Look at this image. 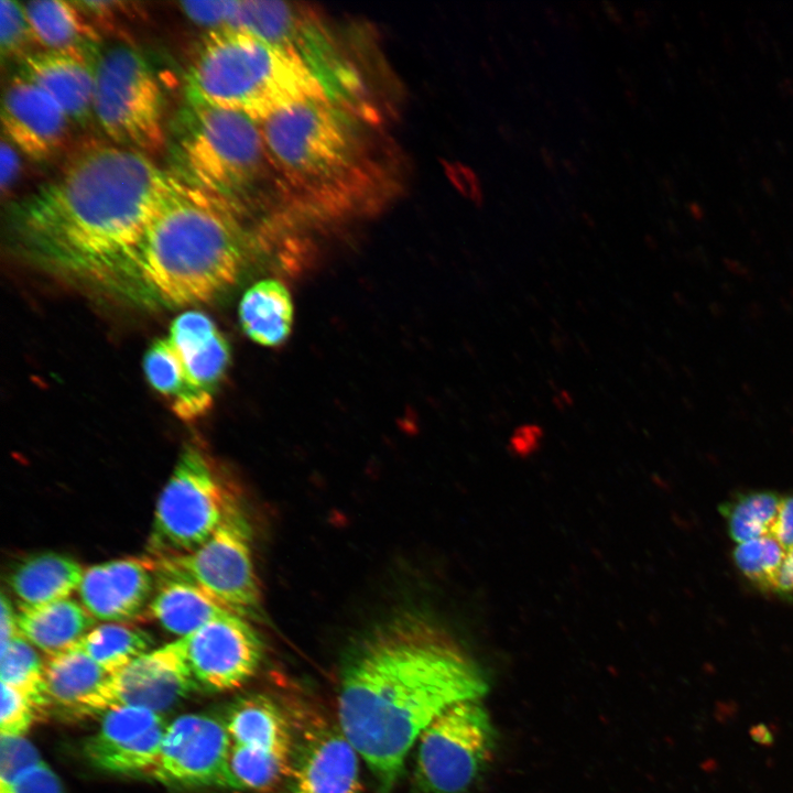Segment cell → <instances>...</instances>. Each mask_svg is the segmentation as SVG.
Returning <instances> with one entry per match:
<instances>
[{
	"label": "cell",
	"mask_w": 793,
	"mask_h": 793,
	"mask_svg": "<svg viewBox=\"0 0 793 793\" xmlns=\"http://www.w3.org/2000/svg\"><path fill=\"white\" fill-rule=\"evenodd\" d=\"M156 577L149 611L170 633L184 638L209 621L232 612L194 584L177 578Z\"/></svg>",
	"instance_id": "25"
},
{
	"label": "cell",
	"mask_w": 793,
	"mask_h": 793,
	"mask_svg": "<svg viewBox=\"0 0 793 793\" xmlns=\"http://www.w3.org/2000/svg\"><path fill=\"white\" fill-rule=\"evenodd\" d=\"M358 757L338 723L302 718L293 729L285 793H361Z\"/></svg>",
	"instance_id": "12"
},
{
	"label": "cell",
	"mask_w": 793,
	"mask_h": 793,
	"mask_svg": "<svg viewBox=\"0 0 793 793\" xmlns=\"http://www.w3.org/2000/svg\"><path fill=\"white\" fill-rule=\"evenodd\" d=\"M93 112L116 145L148 156L165 145L159 80L146 59L128 45L99 52L95 62Z\"/></svg>",
	"instance_id": "7"
},
{
	"label": "cell",
	"mask_w": 793,
	"mask_h": 793,
	"mask_svg": "<svg viewBox=\"0 0 793 793\" xmlns=\"http://www.w3.org/2000/svg\"><path fill=\"white\" fill-rule=\"evenodd\" d=\"M291 757L232 743L229 789L265 792L287 778Z\"/></svg>",
	"instance_id": "30"
},
{
	"label": "cell",
	"mask_w": 793,
	"mask_h": 793,
	"mask_svg": "<svg viewBox=\"0 0 793 793\" xmlns=\"http://www.w3.org/2000/svg\"><path fill=\"white\" fill-rule=\"evenodd\" d=\"M786 550L771 534L738 544L732 558L740 573L761 590L771 591Z\"/></svg>",
	"instance_id": "31"
},
{
	"label": "cell",
	"mask_w": 793,
	"mask_h": 793,
	"mask_svg": "<svg viewBox=\"0 0 793 793\" xmlns=\"http://www.w3.org/2000/svg\"><path fill=\"white\" fill-rule=\"evenodd\" d=\"M781 497L771 491L737 495L719 507L730 537L738 544L771 534Z\"/></svg>",
	"instance_id": "29"
},
{
	"label": "cell",
	"mask_w": 793,
	"mask_h": 793,
	"mask_svg": "<svg viewBox=\"0 0 793 793\" xmlns=\"http://www.w3.org/2000/svg\"><path fill=\"white\" fill-rule=\"evenodd\" d=\"M235 745L291 757V719L268 696L251 694L237 699L225 721Z\"/></svg>",
	"instance_id": "23"
},
{
	"label": "cell",
	"mask_w": 793,
	"mask_h": 793,
	"mask_svg": "<svg viewBox=\"0 0 793 793\" xmlns=\"http://www.w3.org/2000/svg\"><path fill=\"white\" fill-rule=\"evenodd\" d=\"M143 369L152 388L172 401L183 387L178 354L167 337L156 339L146 350Z\"/></svg>",
	"instance_id": "32"
},
{
	"label": "cell",
	"mask_w": 793,
	"mask_h": 793,
	"mask_svg": "<svg viewBox=\"0 0 793 793\" xmlns=\"http://www.w3.org/2000/svg\"><path fill=\"white\" fill-rule=\"evenodd\" d=\"M233 502L203 452L187 446L157 499L148 556L160 560L195 551L213 535Z\"/></svg>",
	"instance_id": "8"
},
{
	"label": "cell",
	"mask_w": 793,
	"mask_h": 793,
	"mask_svg": "<svg viewBox=\"0 0 793 793\" xmlns=\"http://www.w3.org/2000/svg\"><path fill=\"white\" fill-rule=\"evenodd\" d=\"M186 96L189 105L240 112L260 123L295 104L332 99L300 54L238 28L213 30L205 39L186 77Z\"/></svg>",
	"instance_id": "4"
},
{
	"label": "cell",
	"mask_w": 793,
	"mask_h": 793,
	"mask_svg": "<svg viewBox=\"0 0 793 793\" xmlns=\"http://www.w3.org/2000/svg\"><path fill=\"white\" fill-rule=\"evenodd\" d=\"M541 435V428L536 425H523L515 432L512 444L517 450L530 449Z\"/></svg>",
	"instance_id": "43"
},
{
	"label": "cell",
	"mask_w": 793,
	"mask_h": 793,
	"mask_svg": "<svg viewBox=\"0 0 793 793\" xmlns=\"http://www.w3.org/2000/svg\"><path fill=\"white\" fill-rule=\"evenodd\" d=\"M47 93L70 121L85 124L94 115L95 62L69 53H31L19 74Z\"/></svg>",
	"instance_id": "19"
},
{
	"label": "cell",
	"mask_w": 793,
	"mask_h": 793,
	"mask_svg": "<svg viewBox=\"0 0 793 793\" xmlns=\"http://www.w3.org/2000/svg\"><path fill=\"white\" fill-rule=\"evenodd\" d=\"M36 43L46 51L69 53L93 62L99 35L75 1L39 0L23 4Z\"/></svg>",
	"instance_id": "21"
},
{
	"label": "cell",
	"mask_w": 793,
	"mask_h": 793,
	"mask_svg": "<svg viewBox=\"0 0 793 793\" xmlns=\"http://www.w3.org/2000/svg\"><path fill=\"white\" fill-rule=\"evenodd\" d=\"M455 181L460 189L476 203L482 202L480 183L472 171L464 166H456L454 170Z\"/></svg>",
	"instance_id": "42"
},
{
	"label": "cell",
	"mask_w": 793,
	"mask_h": 793,
	"mask_svg": "<svg viewBox=\"0 0 793 793\" xmlns=\"http://www.w3.org/2000/svg\"><path fill=\"white\" fill-rule=\"evenodd\" d=\"M261 131L270 163L296 186L337 182L360 152L355 123L332 99L290 106L261 122Z\"/></svg>",
	"instance_id": "6"
},
{
	"label": "cell",
	"mask_w": 793,
	"mask_h": 793,
	"mask_svg": "<svg viewBox=\"0 0 793 793\" xmlns=\"http://www.w3.org/2000/svg\"><path fill=\"white\" fill-rule=\"evenodd\" d=\"M37 717L34 706L24 695L1 683V735L23 736Z\"/></svg>",
	"instance_id": "35"
},
{
	"label": "cell",
	"mask_w": 793,
	"mask_h": 793,
	"mask_svg": "<svg viewBox=\"0 0 793 793\" xmlns=\"http://www.w3.org/2000/svg\"><path fill=\"white\" fill-rule=\"evenodd\" d=\"M0 48L3 57L20 58L31 54L35 37L23 4L13 0L0 1Z\"/></svg>",
	"instance_id": "33"
},
{
	"label": "cell",
	"mask_w": 793,
	"mask_h": 793,
	"mask_svg": "<svg viewBox=\"0 0 793 793\" xmlns=\"http://www.w3.org/2000/svg\"><path fill=\"white\" fill-rule=\"evenodd\" d=\"M167 725L150 709L118 706L104 711L97 732L85 745L88 760L111 773L151 772Z\"/></svg>",
	"instance_id": "16"
},
{
	"label": "cell",
	"mask_w": 793,
	"mask_h": 793,
	"mask_svg": "<svg viewBox=\"0 0 793 793\" xmlns=\"http://www.w3.org/2000/svg\"><path fill=\"white\" fill-rule=\"evenodd\" d=\"M231 747L225 723L207 715L180 716L166 727L151 774L167 784L229 787Z\"/></svg>",
	"instance_id": "11"
},
{
	"label": "cell",
	"mask_w": 793,
	"mask_h": 793,
	"mask_svg": "<svg viewBox=\"0 0 793 793\" xmlns=\"http://www.w3.org/2000/svg\"><path fill=\"white\" fill-rule=\"evenodd\" d=\"M185 655L198 687L237 688L250 680L263 658V643L246 618L229 612L184 637Z\"/></svg>",
	"instance_id": "13"
},
{
	"label": "cell",
	"mask_w": 793,
	"mask_h": 793,
	"mask_svg": "<svg viewBox=\"0 0 793 793\" xmlns=\"http://www.w3.org/2000/svg\"><path fill=\"white\" fill-rule=\"evenodd\" d=\"M771 593L785 598H793V546L786 551L785 558L775 576Z\"/></svg>",
	"instance_id": "40"
},
{
	"label": "cell",
	"mask_w": 793,
	"mask_h": 793,
	"mask_svg": "<svg viewBox=\"0 0 793 793\" xmlns=\"http://www.w3.org/2000/svg\"><path fill=\"white\" fill-rule=\"evenodd\" d=\"M0 678L24 695L43 717L52 706L44 678V662L22 634L0 652Z\"/></svg>",
	"instance_id": "28"
},
{
	"label": "cell",
	"mask_w": 793,
	"mask_h": 793,
	"mask_svg": "<svg viewBox=\"0 0 793 793\" xmlns=\"http://www.w3.org/2000/svg\"><path fill=\"white\" fill-rule=\"evenodd\" d=\"M156 582L151 557H128L85 568L77 591L80 604L96 620L121 623L149 608Z\"/></svg>",
	"instance_id": "17"
},
{
	"label": "cell",
	"mask_w": 793,
	"mask_h": 793,
	"mask_svg": "<svg viewBox=\"0 0 793 793\" xmlns=\"http://www.w3.org/2000/svg\"><path fill=\"white\" fill-rule=\"evenodd\" d=\"M180 6L185 15L194 23L219 30L231 25L239 1H182Z\"/></svg>",
	"instance_id": "36"
},
{
	"label": "cell",
	"mask_w": 793,
	"mask_h": 793,
	"mask_svg": "<svg viewBox=\"0 0 793 793\" xmlns=\"http://www.w3.org/2000/svg\"><path fill=\"white\" fill-rule=\"evenodd\" d=\"M1 649L2 652L8 644L20 633L17 621V612H14L10 600L2 593L1 595Z\"/></svg>",
	"instance_id": "41"
},
{
	"label": "cell",
	"mask_w": 793,
	"mask_h": 793,
	"mask_svg": "<svg viewBox=\"0 0 793 793\" xmlns=\"http://www.w3.org/2000/svg\"><path fill=\"white\" fill-rule=\"evenodd\" d=\"M496 740L479 698L450 705L417 738V787L422 793H466L492 761Z\"/></svg>",
	"instance_id": "9"
},
{
	"label": "cell",
	"mask_w": 793,
	"mask_h": 793,
	"mask_svg": "<svg viewBox=\"0 0 793 793\" xmlns=\"http://www.w3.org/2000/svg\"><path fill=\"white\" fill-rule=\"evenodd\" d=\"M197 687L186 661L184 639L178 638L111 673L99 693L96 713L135 706L160 714Z\"/></svg>",
	"instance_id": "14"
},
{
	"label": "cell",
	"mask_w": 793,
	"mask_h": 793,
	"mask_svg": "<svg viewBox=\"0 0 793 793\" xmlns=\"http://www.w3.org/2000/svg\"><path fill=\"white\" fill-rule=\"evenodd\" d=\"M152 643L151 636L142 629L106 622L94 627L75 645L111 674L149 652Z\"/></svg>",
	"instance_id": "27"
},
{
	"label": "cell",
	"mask_w": 793,
	"mask_h": 793,
	"mask_svg": "<svg viewBox=\"0 0 793 793\" xmlns=\"http://www.w3.org/2000/svg\"><path fill=\"white\" fill-rule=\"evenodd\" d=\"M3 132L34 160L52 156L64 143L70 121L43 89L18 75L7 86L1 109Z\"/></svg>",
	"instance_id": "18"
},
{
	"label": "cell",
	"mask_w": 793,
	"mask_h": 793,
	"mask_svg": "<svg viewBox=\"0 0 793 793\" xmlns=\"http://www.w3.org/2000/svg\"><path fill=\"white\" fill-rule=\"evenodd\" d=\"M0 161V185L1 193L4 196L14 186L21 170V161L17 148L4 139L1 141Z\"/></svg>",
	"instance_id": "38"
},
{
	"label": "cell",
	"mask_w": 793,
	"mask_h": 793,
	"mask_svg": "<svg viewBox=\"0 0 793 793\" xmlns=\"http://www.w3.org/2000/svg\"><path fill=\"white\" fill-rule=\"evenodd\" d=\"M17 621L20 633L47 655L70 648L96 623L84 606L72 598L20 606Z\"/></svg>",
	"instance_id": "24"
},
{
	"label": "cell",
	"mask_w": 793,
	"mask_h": 793,
	"mask_svg": "<svg viewBox=\"0 0 793 793\" xmlns=\"http://www.w3.org/2000/svg\"><path fill=\"white\" fill-rule=\"evenodd\" d=\"M239 322L254 343L276 346L289 336L293 323V304L287 289L274 279L252 284L239 303Z\"/></svg>",
	"instance_id": "26"
},
{
	"label": "cell",
	"mask_w": 793,
	"mask_h": 793,
	"mask_svg": "<svg viewBox=\"0 0 793 793\" xmlns=\"http://www.w3.org/2000/svg\"><path fill=\"white\" fill-rule=\"evenodd\" d=\"M85 568L74 558L45 552L25 557L9 574L8 585L20 606H37L69 598Z\"/></svg>",
	"instance_id": "22"
},
{
	"label": "cell",
	"mask_w": 793,
	"mask_h": 793,
	"mask_svg": "<svg viewBox=\"0 0 793 793\" xmlns=\"http://www.w3.org/2000/svg\"><path fill=\"white\" fill-rule=\"evenodd\" d=\"M42 761L36 748L23 736L1 735L0 787L9 785L24 770Z\"/></svg>",
	"instance_id": "34"
},
{
	"label": "cell",
	"mask_w": 793,
	"mask_h": 793,
	"mask_svg": "<svg viewBox=\"0 0 793 793\" xmlns=\"http://www.w3.org/2000/svg\"><path fill=\"white\" fill-rule=\"evenodd\" d=\"M771 535L787 551L793 546V496L781 499Z\"/></svg>",
	"instance_id": "39"
},
{
	"label": "cell",
	"mask_w": 793,
	"mask_h": 793,
	"mask_svg": "<svg viewBox=\"0 0 793 793\" xmlns=\"http://www.w3.org/2000/svg\"><path fill=\"white\" fill-rule=\"evenodd\" d=\"M247 254L248 236L229 200L178 176L119 272L164 304L191 305L231 285Z\"/></svg>",
	"instance_id": "3"
},
{
	"label": "cell",
	"mask_w": 793,
	"mask_h": 793,
	"mask_svg": "<svg viewBox=\"0 0 793 793\" xmlns=\"http://www.w3.org/2000/svg\"><path fill=\"white\" fill-rule=\"evenodd\" d=\"M154 561L156 576L186 580L247 618L261 605L249 524L235 501L213 535L195 551Z\"/></svg>",
	"instance_id": "10"
},
{
	"label": "cell",
	"mask_w": 793,
	"mask_h": 793,
	"mask_svg": "<svg viewBox=\"0 0 793 793\" xmlns=\"http://www.w3.org/2000/svg\"><path fill=\"white\" fill-rule=\"evenodd\" d=\"M167 338L176 349L183 370V387L172 401L183 420L203 415L211 405L229 359V345L204 313L187 311L171 324Z\"/></svg>",
	"instance_id": "15"
},
{
	"label": "cell",
	"mask_w": 793,
	"mask_h": 793,
	"mask_svg": "<svg viewBox=\"0 0 793 793\" xmlns=\"http://www.w3.org/2000/svg\"><path fill=\"white\" fill-rule=\"evenodd\" d=\"M75 644L44 661V678L52 705L75 716L96 714V704L108 676Z\"/></svg>",
	"instance_id": "20"
},
{
	"label": "cell",
	"mask_w": 793,
	"mask_h": 793,
	"mask_svg": "<svg viewBox=\"0 0 793 793\" xmlns=\"http://www.w3.org/2000/svg\"><path fill=\"white\" fill-rule=\"evenodd\" d=\"M177 182L141 152L88 145L13 206L11 229L21 248L46 264L118 273Z\"/></svg>",
	"instance_id": "2"
},
{
	"label": "cell",
	"mask_w": 793,
	"mask_h": 793,
	"mask_svg": "<svg viewBox=\"0 0 793 793\" xmlns=\"http://www.w3.org/2000/svg\"><path fill=\"white\" fill-rule=\"evenodd\" d=\"M486 678L446 631L415 616L390 620L347 654L337 696L338 725L392 793L425 727L450 705L480 698Z\"/></svg>",
	"instance_id": "1"
},
{
	"label": "cell",
	"mask_w": 793,
	"mask_h": 793,
	"mask_svg": "<svg viewBox=\"0 0 793 793\" xmlns=\"http://www.w3.org/2000/svg\"><path fill=\"white\" fill-rule=\"evenodd\" d=\"M174 152L182 180L227 199L253 185L270 162L260 122L208 106L188 105Z\"/></svg>",
	"instance_id": "5"
},
{
	"label": "cell",
	"mask_w": 793,
	"mask_h": 793,
	"mask_svg": "<svg viewBox=\"0 0 793 793\" xmlns=\"http://www.w3.org/2000/svg\"><path fill=\"white\" fill-rule=\"evenodd\" d=\"M0 793H66L58 776L42 761L20 773Z\"/></svg>",
	"instance_id": "37"
}]
</instances>
